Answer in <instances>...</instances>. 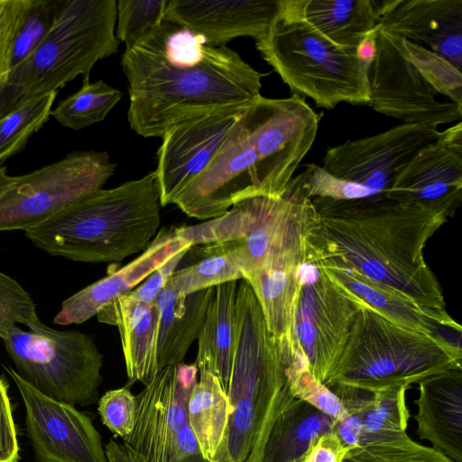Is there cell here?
Listing matches in <instances>:
<instances>
[{
  "label": "cell",
  "mask_w": 462,
  "mask_h": 462,
  "mask_svg": "<svg viewBox=\"0 0 462 462\" xmlns=\"http://www.w3.org/2000/svg\"><path fill=\"white\" fill-rule=\"evenodd\" d=\"M128 122L143 137H162L172 125L212 113L243 109L260 96L262 74L227 46L163 20L125 50Z\"/></svg>",
  "instance_id": "obj_1"
},
{
  "label": "cell",
  "mask_w": 462,
  "mask_h": 462,
  "mask_svg": "<svg viewBox=\"0 0 462 462\" xmlns=\"http://www.w3.org/2000/svg\"><path fill=\"white\" fill-rule=\"evenodd\" d=\"M318 223L309 236V262L328 260L400 291L461 333L447 312L441 286L424 258L428 240L448 221L417 204L376 194L339 200L312 198Z\"/></svg>",
  "instance_id": "obj_2"
},
{
  "label": "cell",
  "mask_w": 462,
  "mask_h": 462,
  "mask_svg": "<svg viewBox=\"0 0 462 462\" xmlns=\"http://www.w3.org/2000/svg\"><path fill=\"white\" fill-rule=\"evenodd\" d=\"M319 117L305 98L260 96L242 112L208 166L172 200L208 220L255 196H278L311 148Z\"/></svg>",
  "instance_id": "obj_3"
},
{
  "label": "cell",
  "mask_w": 462,
  "mask_h": 462,
  "mask_svg": "<svg viewBox=\"0 0 462 462\" xmlns=\"http://www.w3.org/2000/svg\"><path fill=\"white\" fill-rule=\"evenodd\" d=\"M155 171L101 189L25 231L38 248L82 263H116L144 251L161 224Z\"/></svg>",
  "instance_id": "obj_4"
},
{
  "label": "cell",
  "mask_w": 462,
  "mask_h": 462,
  "mask_svg": "<svg viewBox=\"0 0 462 462\" xmlns=\"http://www.w3.org/2000/svg\"><path fill=\"white\" fill-rule=\"evenodd\" d=\"M276 340L246 281L236 301V342L231 366L228 422L224 445L214 460L256 462L267 433L293 400Z\"/></svg>",
  "instance_id": "obj_5"
},
{
  "label": "cell",
  "mask_w": 462,
  "mask_h": 462,
  "mask_svg": "<svg viewBox=\"0 0 462 462\" xmlns=\"http://www.w3.org/2000/svg\"><path fill=\"white\" fill-rule=\"evenodd\" d=\"M116 0H60L53 25L0 84V119L31 100L57 91L116 53Z\"/></svg>",
  "instance_id": "obj_6"
},
{
  "label": "cell",
  "mask_w": 462,
  "mask_h": 462,
  "mask_svg": "<svg viewBox=\"0 0 462 462\" xmlns=\"http://www.w3.org/2000/svg\"><path fill=\"white\" fill-rule=\"evenodd\" d=\"M255 46L291 95L310 97L326 109L343 102L367 105L370 64L357 58L356 50L336 45L308 23L299 0H282L267 32L255 39Z\"/></svg>",
  "instance_id": "obj_7"
},
{
  "label": "cell",
  "mask_w": 462,
  "mask_h": 462,
  "mask_svg": "<svg viewBox=\"0 0 462 462\" xmlns=\"http://www.w3.org/2000/svg\"><path fill=\"white\" fill-rule=\"evenodd\" d=\"M462 368L460 342L441 334H423L394 324L365 307L346 345L324 383L375 392L409 386L448 369Z\"/></svg>",
  "instance_id": "obj_8"
},
{
  "label": "cell",
  "mask_w": 462,
  "mask_h": 462,
  "mask_svg": "<svg viewBox=\"0 0 462 462\" xmlns=\"http://www.w3.org/2000/svg\"><path fill=\"white\" fill-rule=\"evenodd\" d=\"M317 223L304 171L293 176L278 196L244 199L217 217L177 227V232L192 246L236 242L245 279L271 255L306 248Z\"/></svg>",
  "instance_id": "obj_9"
},
{
  "label": "cell",
  "mask_w": 462,
  "mask_h": 462,
  "mask_svg": "<svg viewBox=\"0 0 462 462\" xmlns=\"http://www.w3.org/2000/svg\"><path fill=\"white\" fill-rule=\"evenodd\" d=\"M14 326L3 338L16 373L41 393L72 405L97 400L103 355L92 337L42 323Z\"/></svg>",
  "instance_id": "obj_10"
},
{
  "label": "cell",
  "mask_w": 462,
  "mask_h": 462,
  "mask_svg": "<svg viewBox=\"0 0 462 462\" xmlns=\"http://www.w3.org/2000/svg\"><path fill=\"white\" fill-rule=\"evenodd\" d=\"M195 364L168 365L136 397L134 429L105 446L108 462H180L200 454L188 422V402L198 381Z\"/></svg>",
  "instance_id": "obj_11"
},
{
  "label": "cell",
  "mask_w": 462,
  "mask_h": 462,
  "mask_svg": "<svg viewBox=\"0 0 462 462\" xmlns=\"http://www.w3.org/2000/svg\"><path fill=\"white\" fill-rule=\"evenodd\" d=\"M105 151H75L26 174L12 176L0 195V232L34 228L103 189L116 171Z\"/></svg>",
  "instance_id": "obj_12"
},
{
  "label": "cell",
  "mask_w": 462,
  "mask_h": 462,
  "mask_svg": "<svg viewBox=\"0 0 462 462\" xmlns=\"http://www.w3.org/2000/svg\"><path fill=\"white\" fill-rule=\"evenodd\" d=\"M364 301L305 261L294 321L295 340L310 371L325 383L337 364Z\"/></svg>",
  "instance_id": "obj_13"
},
{
  "label": "cell",
  "mask_w": 462,
  "mask_h": 462,
  "mask_svg": "<svg viewBox=\"0 0 462 462\" xmlns=\"http://www.w3.org/2000/svg\"><path fill=\"white\" fill-rule=\"evenodd\" d=\"M375 42L376 53L368 69L371 108L409 125L438 127L461 118L462 106L439 100V95L385 32L377 31Z\"/></svg>",
  "instance_id": "obj_14"
},
{
  "label": "cell",
  "mask_w": 462,
  "mask_h": 462,
  "mask_svg": "<svg viewBox=\"0 0 462 462\" xmlns=\"http://www.w3.org/2000/svg\"><path fill=\"white\" fill-rule=\"evenodd\" d=\"M439 134L433 125L401 124L328 148L321 167L337 179L386 194L411 158Z\"/></svg>",
  "instance_id": "obj_15"
},
{
  "label": "cell",
  "mask_w": 462,
  "mask_h": 462,
  "mask_svg": "<svg viewBox=\"0 0 462 462\" xmlns=\"http://www.w3.org/2000/svg\"><path fill=\"white\" fill-rule=\"evenodd\" d=\"M6 370L23 400L28 436L40 462H108L88 416L41 393L13 368Z\"/></svg>",
  "instance_id": "obj_16"
},
{
  "label": "cell",
  "mask_w": 462,
  "mask_h": 462,
  "mask_svg": "<svg viewBox=\"0 0 462 462\" xmlns=\"http://www.w3.org/2000/svg\"><path fill=\"white\" fill-rule=\"evenodd\" d=\"M244 109L219 111L184 120L163 134L154 171L162 207L171 204L173 199L208 166Z\"/></svg>",
  "instance_id": "obj_17"
},
{
  "label": "cell",
  "mask_w": 462,
  "mask_h": 462,
  "mask_svg": "<svg viewBox=\"0 0 462 462\" xmlns=\"http://www.w3.org/2000/svg\"><path fill=\"white\" fill-rule=\"evenodd\" d=\"M386 194L453 217L462 199V123L440 132L419 151Z\"/></svg>",
  "instance_id": "obj_18"
},
{
  "label": "cell",
  "mask_w": 462,
  "mask_h": 462,
  "mask_svg": "<svg viewBox=\"0 0 462 462\" xmlns=\"http://www.w3.org/2000/svg\"><path fill=\"white\" fill-rule=\"evenodd\" d=\"M377 31L421 45L462 70V0H378Z\"/></svg>",
  "instance_id": "obj_19"
},
{
  "label": "cell",
  "mask_w": 462,
  "mask_h": 462,
  "mask_svg": "<svg viewBox=\"0 0 462 462\" xmlns=\"http://www.w3.org/2000/svg\"><path fill=\"white\" fill-rule=\"evenodd\" d=\"M282 0H168L164 19L200 36L212 47L237 37L264 34Z\"/></svg>",
  "instance_id": "obj_20"
},
{
  "label": "cell",
  "mask_w": 462,
  "mask_h": 462,
  "mask_svg": "<svg viewBox=\"0 0 462 462\" xmlns=\"http://www.w3.org/2000/svg\"><path fill=\"white\" fill-rule=\"evenodd\" d=\"M191 246L178 234L177 227L160 229L134 260L66 299L54 317V324H81L97 316L107 304L128 294L176 254Z\"/></svg>",
  "instance_id": "obj_21"
},
{
  "label": "cell",
  "mask_w": 462,
  "mask_h": 462,
  "mask_svg": "<svg viewBox=\"0 0 462 462\" xmlns=\"http://www.w3.org/2000/svg\"><path fill=\"white\" fill-rule=\"evenodd\" d=\"M418 383L417 434L453 462H462V368L431 374Z\"/></svg>",
  "instance_id": "obj_22"
},
{
  "label": "cell",
  "mask_w": 462,
  "mask_h": 462,
  "mask_svg": "<svg viewBox=\"0 0 462 462\" xmlns=\"http://www.w3.org/2000/svg\"><path fill=\"white\" fill-rule=\"evenodd\" d=\"M97 317L100 322L117 327L129 382L147 385L159 372L157 303L143 302L126 294L107 304Z\"/></svg>",
  "instance_id": "obj_23"
},
{
  "label": "cell",
  "mask_w": 462,
  "mask_h": 462,
  "mask_svg": "<svg viewBox=\"0 0 462 462\" xmlns=\"http://www.w3.org/2000/svg\"><path fill=\"white\" fill-rule=\"evenodd\" d=\"M215 287L189 294L177 292L168 282L159 294L157 360L159 371L183 362L192 343L198 339Z\"/></svg>",
  "instance_id": "obj_24"
},
{
  "label": "cell",
  "mask_w": 462,
  "mask_h": 462,
  "mask_svg": "<svg viewBox=\"0 0 462 462\" xmlns=\"http://www.w3.org/2000/svg\"><path fill=\"white\" fill-rule=\"evenodd\" d=\"M333 281L387 320L423 334H440L445 328L432 312L424 310L400 291L374 282L353 268L328 260L310 262Z\"/></svg>",
  "instance_id": "obj_25"
},
{
  "label": "cell",
  "mask_w": 462,
  "mask_h": 462,
  "mask_svg": "<svg viewBox=\"0 0 462 462\" xmlns=\"http://www.w3.org/2000/svg\"><path fill=\"white\" fill-rule=\"evenodd\" d=\"M239 281L215 287L198 337L195 365L199 372H209L226 393L236 342V301Z\"/></svg>",
  "instance_id": "obj_26"
},
{
  "label": "cell",
  "mask_w": 462,
  "mask_h": 462,
  "mask_svg": "<svg viewBox=\"0 0 462 462\" xmlns=\"http://www.w3.org/2000/svg\"><path fill=\"white\" fill-rule=\"evenodd\" d=\"M336 421L293 398L273 422L256 462H299L316 438L333 431Z\"/></svg>",
  "instance_id": "obj_27"
},
{
  "label": "cell",
  "mask_w": 462,
  "mask_h": 462,
  "mask_svg": "<svg viewBox=\"0 0 462 462\" xmlns=\"http://www.w3.org/2000/svg\"><path fill=\"white\" fill-rule=\"evenodd\" d=\"M305 21L336 45L356 50L379 25L378 0H299Z\"/></svg>",
  "instance_id": "obj_28"
},
{
  "label": "cell",
  "mask_w": 462,
  "mask_h": 462,
  "mask_svg": "<svg viewBox=\"0 0 462 462\" xmlns=\"http://www.w3.org/2000/svg\"><path fill=\"white\" fill-rule=\"evenodd\" d=\"M228 415L227 396L218 379L209 372H199L188 402V422L208 461L214 460L224 445Z\"/></svg>",
  "instance_id": "obj_29"
},
{
  "label": "cell",
  "mask_w": 462,
  "mask_h": 462,
  "mask_svg": "<svg viewBox=\"0 0 462 462\" xmlns=\"http://www.w3.org/2000/svg\"><path fill=\"white\" fill-rule=\"evenodd\" d=\"M198 261L176 270L171 278L174 290L193 293L219 284L244 279L236 242L210 243L190 247Z\"/></svg>",
  "instance_id": "obj_30"
},
{
  "label": "cell",
  "mask_w": 462,
  "mask_h": 462,
  "mask_svg": "<svg viewBox=\"0 0 462 462\" xmlns=\"http://www.w3.org/2000/svg\"><path fill=\"white\" fill-rule=\"evenodd\" d=\"M408 388L406 385H395L369 393L362 409L360 445L407 434L410 411L405 393Z\"/></svg>",
  "instance_id": "obj_31"
},
{
  "label": "cell",
  "mask_w": 462,
  "mask_h": 462,
  "mask_svg": "<svg viewBox=\"0 0 462 462\" xmlns=\"http://www.w3.org/2000/svg\"><path fill=\"white\" fill-rule=\"evenodd\" d=\"M122 92L100 79L83 78L81 88L52 108L51 116L62 126L79 131L103 121L122 98Z\"/></svg>",
  "instance_id": "obj_32"
},
{
  "label": "cell",
  "mask_w": 462,
  "mask_h": 462,
  "mask_svg": "<svg viewBox=\"0 0 462 462\" xmlns=\"http://www.w3.org/2000/svg\"><path fill=\"white\" fill-rule=\"evenodd\" d=\"M386 33V32H385ZM393 46L416 68L439 94L462 106V72L438 53L386 33Z\"/></svg>",
  "instance_id": "obj_33"
},
{
  "label": "cell",
  "mask_w": 462,
  "mask_h": 462,
  "mask_svg": "<svg viewBox=\"0 0 462 462\" xmlns=\"http://www.w3.org/2000/svg\"><path fill=\"white\" fill-rule=\"evenodd\" d=\"M57 91L35 98L0 119V163L23 150L49 120Z\"/></svg>",
  "instance_id": "obj_34"
},
{
  "label": "cell",
  "mask_w": 462,
  "mask_h": 462,
  "mask_svg": "<svg viewBox=\"0 0 462 462\" xmlns=\"http://www.w3.org/2000/svg\"><path fill=\"white\" fill-rule=\"evenodd\" d=\"M342 462H453L437 449L420 445L407 434L383 441L359 445Z\"/></svg>",
  "instance_id": "obj_35"
},
{
  "label": "cell",
  "mask_w": 462,
  "mask_h": 462,
  "mask_svg": "<svg viewBox=\"0 0 462 462\" xmlns=\"http://www.w3.org/2000/svg\"><path fill=\"white\" fill-rule=\"evenodd\" d=\"M168 0H119L116 37L128 50L156 30L164 20Z\"/></svg>",
  "instance_id": "obj_36"
},
{
  "label": "cell",
  "mask_w": 462,
  "mask_h": 462,
  "mask_svg": "<svg viewBox=\"0 0 462 462\" xmlns=\"http://www.w3.org/2000/svg\"><path fill=\"white\" fill-rule=\"evenodd\" d=\"M59 4L60 0H32L14 39L11 69L30 56L45 39L53 25Z\"/></svg>",
  "instance_id": "obj_37"
},
{
  "label": "cell",
  "mask_w": 462,
  "mask_h": 462,
  "mask_svg": "<svg viewBox=\"0 0 462 462\" xmlns=\"http://www.w3.org/2000/svg\"><path fill=\"white\" fill-rule=\"evenodd\" d=\"M285 373L293 398L312 405L336 420L344 416L345 409L340 399L308 366H286Z\"/></svg>",
  "instance_id": "obj_38"
},
{
  "label": "cell",
  "mask_w": 462,
  "mask_h": 462,
  "mask_svg": "<svg viewBox=\"0 0 462 462\" xmlns=\"http://www.w3.org/2000/svg\"><path fill=\"white\" fill-rule=\"evenodd\" d=\"M39 320L31 295L18 282L0 272V338L16 325L28 328Z\"/></svg>",
  "instance_id": "obj_39"
},
{
  "label": "cell",
  "mask_w": 462,
  "mask_h": 462,
  "mask_svg": "<svg viewBox=\"0 0 462 462\" xmlns=\"http://www.w3.org/2000/svg\"><path fill=\"white\" fill-rule=\"evenodd\" d=\"M103 423L115 436L125 439L132 432L136 417V397L127 387L106 392L98 402Z\"/></svg>",
  "instance_id": "obj_40"
},
{
  "label": "cell",
  "mask_w": 462,
  "mask_h": 462,
  "mask_svg": "<svg viewBox=\"0 0 462 462\" xmlns=\"http://www.w3.org/2000/svg\"><path fill=\"white\" fill-rule=\"evenodd\" d=\"M305 172L306 187L311 199L348 200L376 195L365 187L330 175L321 166L314 163L308 164Z\"/></svg>",
  "instance_id": "obj_41"
},
{
  "label": "cell",
  "mask_w": 462,
  "mask_h": 462,
  "mask_svg": "<svg viewBox=\"0 0 462 462\" xmlns=\"http://www.w3.org/2000/svg\"><path fill=\"white\" fill-rule=\"evenodd\" d=\"M32 0H0V84L11 70V58L16 33Z\"/></svg>",
  "instance_id": "obj_42"
},
{
  "label": "cell",
  "mask_w": 462,
  "mask_h": 462,
  "mask_svg": "<svg viewBox=\"0 0 462 462\" xmlns=\"http://www.w3.org/2000/svg\"><path fill=\"white\" fill-rule=\"evenodd\" d=\"M189 248L176 254L162 266L152 273L143 282L128 293L132 298L146 302L154 303L161 291L177 270Z\"/></svg>",
  "instance_id": "obj_43"
},
{
  "label": "cell",
  "mask_w": 462,
  "mask_h": 462,
  "mask_svg": "<svg viewBox=\"0 0 462 462\" xmlns=\"http://www.w3.org/2000/svg\"><path fill=\"white\" fill-rule=\"evenodd\" d=\"M7 389L0 378V462H17L19 447Z\"/></svg>",
  "instance_id": "obj_44"
},
{
  "label": "cell",
  "mask_w": 462,
  "mask_h": 462,
  "mask_svg": "<svg viewBox=\"0 0 462 462\" xmlns=\"http://www.w3.org/2000/svg\"><path fill=\"white\" fill-rule=\"evenodd\" d=\"M351 448L334 431H329L316 438L299 462H342Z\"/></svg>",
  "instance_id": "obj_45"
},
{
  "label": "cell",
  "mask_w": 462,
  "mask_h": 462,
  "mask_svg": "<svg viewBox=\"0 0 462 462\" xmlns=\"http://www.w3.org/2000/svg\"><path fill=\"white\" fill-rule=\"evenodd\" d=\"M376 32L366 36L356 49L357 58L368 64L373 61L376 53Z\"/></svg>",
  "instance_id": "obj_46"
},
{
  "label": "cell",
  "mask_w": 462,
  "mask_h": 462,
  "mask_svg": "<svg viewBox=\"0 0 462 462\" xmlns=\"http://www.w3.org/2000/svg\"><path fill=\"white\" fill-rule=\"evenodd\" d=\"M12 176L7 174L6 167H0V195L10 183Z\"/></svg>",
  "instance_id": "obj_47"
},
{
  "label": "cell",
  "mask_w": 462,
  "mask_h": 462,
  "mask_svg": "<svg viewBox=\"0 0 462 462\" xmlns=\"http://www.w3.org/2000/svg\"><path fill=\"white\" fill-rule=\"evenodd\" d=\"M180 462H222V461H220V460L208 461L201 456V454H195V455L186 457L185 459L181 460Z\"/></svg>",
  "instance_id": "obj_48"
}]
</instances>
